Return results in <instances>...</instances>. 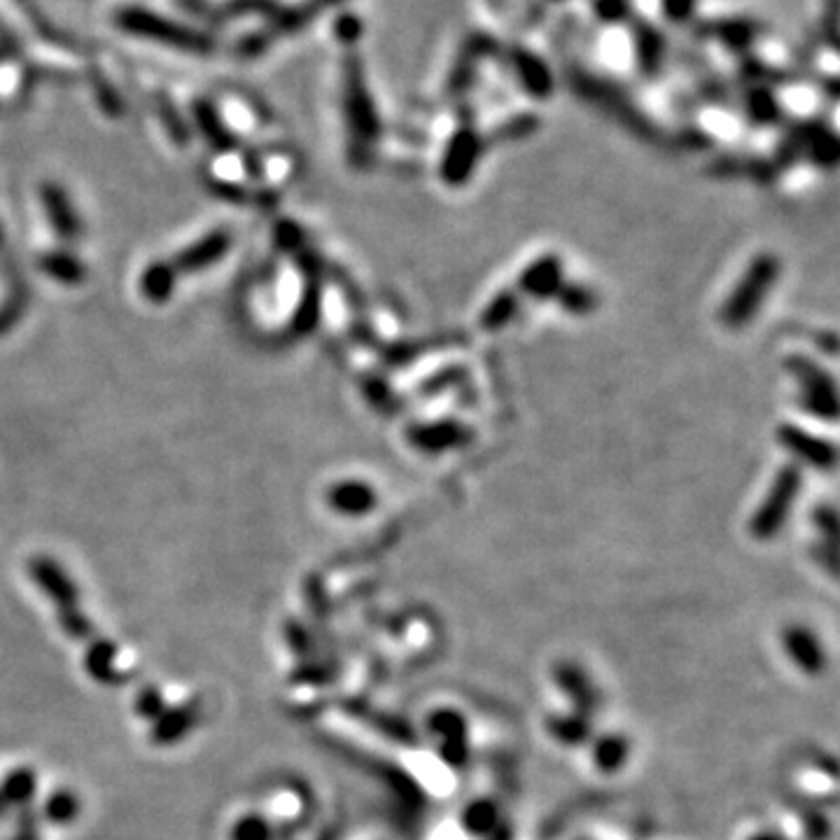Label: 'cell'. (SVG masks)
<instances>
[{"instance_id":"1","label":"cell","mask_w":840,"mask_h":840,"mask_svg":"<svg viewBox=\"0 0 840 840\" xmlns=\"http://www.w3.org/2000/svg\"><path fill=\"white\" fill-rule=\"evenodd\" d=\"M117 26L124 29L131 35L145 37V41H155L161 45H171L178 49L190 52H209L213 43L209 35H203L190 26H182L171 19H164L155 12H147L143 8H124L117 12Z\"/></svg>"},{"instance_id":"2","label":"cell","mask_w":840,"mask_h":840,"mask_svg":"<svg viewBox=\"0 0 840 840\" xmlns=\"http://www.w3.org/2000/svg\"><path fill=\"white\" fill-rule=\"evenodd\" d=\"M427 731L437 738V752L448 769L470 761V724L453 707H439L427 717Z\"/></svg>"},{"instance_id":"3","label":"cell","mask_w":840,"mask_h":840,"mask_svg":"<svg viewBox=\"0 0 840 840\" xmlns=\"http://www.w3.org/2000/svg\"><path fill=\"white\" fill-rule=\"evenodd\" d=\"M775 276H777V261L773 257L757 259L750 273L742 278V283L733 292L731 302L726 304L724 321L733 327L742 325L744 321H750V315L761 304V296L769 292V288L773 285Z\"/></svg>"},{"instance_id":"4","label":"cell","mask_w":840,"mask_h":840,"mask_svg":"<svg viewBox=\"0 0 840 840\" xmlns=\"http://www.w3.org/2000/svg\"><path fill=\"white\" fill-rule=\"evenodd\" d=\"M780 642L792 665L800 675L819 677L827 670V647L819 635L806 624H789L782 630Z\"/></svg>"},{"instance_id":"5","label":"cell","mask_w":840,"mask_h":840,"mask_svg":"<svg viewBox=\"0 0 840 840\" xmlns=\"http://www.w3.org/2000/svg\"><path fill=\"white\" fill-rule=\"evenodd\" d=\"M796 493H798V472L789 467V470H784L777 477L769 500H765L763 507L757 512L752 520V533L761 539L773 537L782 528V523L787 520Z\"/></svg>"},{"instance_id":"6","label":"cell","mask_w":840,"mask_h":840,"mask_svg":"<svg viewBox=\"0 0 840 840\" xmlns=\"http://www.w3.org/2000/svg\"><path fill=\"white\" fill-rule=\"evenodd\" d=\"M346 108H348V120L355 128H358V134L367 138L377 134V115H373V105L365 87L362 64L358 59V54L352 52L346 56Z\"/></svg>"},{"instance_id":"7","label":"cell","mask_w":840,"mask_h":840,"mask_svg":"<svg viewBox=\"0 0 840 840\" xmlns=\"http://www.w3.org/2000/svg\"><path fill=\"white\" fill-rule=\"evenodd\" d=\"M553 682L568 696V701L572 703V709H576V713L591 717L597 709V705H601L597 688L593 686L589 672L582 665H576L572 661H560L553 668Z\"/></svg>"},{"instance_id":"8","label":"cell","mask_w":840,"mask_h":840,"mask_svg":"<svg viewBox=\"0 0 840 840\" xmlns=\"http://www.w3.org/2000/svg\"><path fill=\"white\" fill-rule=\"evenodd\" d=\"M509 61L514 66L516 78L533 93V97L537 99L549 97L553 89V72L539 54L530 52L528 47H512Z\"/></svg>"},{"instance_id":"9","label":"cell","mask_w":840,"mask_h":840,"mask_svg":"<svg viewBox=\"0 0 840 840\" xmlns=\"http://www.w3.org/2000/svg\"><path fill=\"white\" fill-rule=\"evenodd\" d=\"M31 570H33L35 582L43 586V591L52 597L54 603H59V612L78 607V589H75L70 584V579L54 563H49L47 558H35Z\"/></svg>"},{"instance_id":"10","label":"cell","mask_w":840,"mask_h":840,"mask_svg":"<svg viewBox=\"0 0 840 840\" xmlns=\"http://www.w3.org/2000/svg\"><path fill=\"white\" fill-rule=\"evenodd\" d=\"M630 759V740L624 733H605L591 740V761L595 771L603 775H616L624 771Z\"/></svg>"},{"instance_id":"11","label":"cell","mask_w":840,"mask_h":840,"mask_svg":"<svg viewBox=\"0 0 840 840\" xmlns=\"http://www.w3.org/2000/svg\"><path fill=\"white\" fill-rule=\"evenodd\" d=\"M635 56H638V66L647 75H657L665 59V37L663 33L647 22L635 24Z\"/></svg>"},{"instance_id":"12","label":"cell","mask_w":840,"mask_h":840,"mask_svg":"<svg viewBox=\"0 0 840 840\" xmlns=\"http://www.w3.org/2000/svg\"><path fill=\"white\" fill-rule=\"evenodd\" d=\"M500 808L493 798H472L460 813V827L474 838H489L500 827Z\"/></svg>"},{"instance_id":"13","label":"cell","mask_w":840,"mask_h":840,"mask_svg":"<svg viewBox=\"0 0 840 840\" xmlns=\"http://www.w3.org/2000/svg\"><path fill=\"white\" fill-rule=\"evenodd\" d=\"M547 731L556 742L565 744V747L586 744L593 736L591 733V717L576 713V709H572V713L551 715L547 719Z\"/></svg>"},{"instance_id":"14","label":"cell","mask_w":840,"mask_h":840,"mask_svg":"<svg viewBox=\"0 0 840 840\" xmlns=\"http://www.w3.org/2000/svg\"><path fill=\"white\" fill-rule=\"evenodd\" d=\"M800 381L806 383V402L815 411V414H825L829 418L836 416V392L833 383L825 377V371H817L813 365L803 362Z\"/></svg>"},{"instance_id":"15","label":"cell","mask_w":840,"mask_h":840,"mask_svg":"<svg viewBox=\"0 0 840 840\" xmlns=\"http://www.w3.org/2000/svg\"><path fill=\"white\" fill-rule=\"evenodd\" d=\"M199 719V713L197 707H176V709H164V715L157 719V726H155V733H153V740L157 744H166V742H176L180 740L184 733H190V728L197 724Z\"/></svg>"},{"instance_id":"16","label":"cell","mask_w":840,"mask_h":840,"mask_svg":"<svg viewBox=\"0 0 840 840\" xmlns=\"http://www.w3.org/2000/svg\"><path fill=\"white\" fill-rule=\"evenodd\" d=\"M782 441H787V446L796 456H800L803 460H808L817 467L833 464V448L829 444L819 441L806 433H798V429H794V427H784Z\"/></svg>"},{"instance_id":"17","label":"cell","mask_w":840,"mask_h":840,"mask_svg":"<svg viewBox=\"0 0 840 840\" xmlns=\"http://www.w3.org/2000/svg\"><path fill=\"white\" fill-rule=\"evenodd\" d=\"M115 645L110 642H97L89 653H87V670L89 675L93 680H99L103 684H110V682H117V668H115Z\"/></svg>"},{"instance_id":"18","label":"cell","mask_w":840,"mask_h":840,"mask_svg":"<svg viewBox=\"0 0 840 840\" xmlns=\"http://www.w3.org/2000/svg\"><path fill=\"white\" fill-rule=\"evenodd\" d=\"M707 35L717 37V41H721L731 49H744L752 45L757 31L750 22H736V19H731V22H717L713 26H707Z\"/></svg>"},{"instance_id":"19","label":"cell","mask_w":840,"mask_h":840,"mask_svg":"<svg viewBox=\"0 0 840 840\" xmlns=\"http://www.w3.org/2000/svg\"><path fill=\"white\" fill-rule=\"evenodd\" d=\"M35 789V775L33 771L29 769H19L14 771L5 784L3 789H0V800H3V806H0V810H5L8 806H19V803H24Z\"/></svg>"},{"instance_id":"20","label":"cell","mask_w":840,"mask_h":840,"mask_svg":"<svg viewBox=\"0 0 840 840\" xmlns=\"http://www.w3.org/2000/svg\"><path fill=\"white\" fill-rule=\"evenodd\" d=\"M477 149H479V141H477V134L472 128H460V134L453 138L451 143V157L446 159V168L451 166H458L456 171H462L464 173V166H470L477 157Z\"/></svg>"},{"instance_id":"21","label":"cell","mask_w":840,"mask_h":840,"mask_svg":"<svg viewBox=\"0 0 840 840\" xmlns=\"http://www.w3.org/2000/svg\"><path fill=\"white\" fill-rule=\"evenodd\" d=\"M332 504L346 514H362L371 507V493L365 485H346V489L334 491Z\"/></svg>"},{"instance_id":"22","label":"cell","mask_w":840,"mask_h":840,"mask_svg":"<svg viewBox=\"0 0 840 840\" xmlns=\"http://www.w3.org/2000/svg\"><path fill=\"white\" fill-rule=\"evenodd\" d=\"M45 813L54 825H66V821L78 815V798L68 792H56L45 803Z\"/></svg>"},{"instance_id":"23","label":"cell","mask_w":840,"mask_h":840,"mask_svg":"<svg viewBox=\"0 0 840 840\" xmlns=\"http://www.w3.org/2000/svg\"><path fill=\"white\" fill-rule=\"evenodd\" d=\"M232 840H271V827L265 817L246 815L232 829Z\"/></svg>"},{"instance_id":"24","label":"cell","mask_w":840,"mask_h":840,"mask_svg":"<svg viewBox=\"0 0 840 840\" xmlns=\"http://www.w3.org/2000/svg\"><path fill=\"white\" fill-rule=\"evenodd\" d=\"M698 10V0H661V14L670 24L694 22Z\"/></svg>"},{"instance_id":"25","label":"cell","mask_w":840,"mask_h":840,"mask_svg":"<svg viewBox=\"0 0 840 840\" xmlns=\"http://www.w3.org/2000/svg\"><path fill=\"white\" fill-rule=\"evenodd\" d=\"M593 12L605 24H619L624 19H628L630 8L628 0H595Z\"/></svg>"},{"instance_id":"26","label":"cell","mask_w":840,"mask_h":840,"mask_svg":"<svg viewBox=\"0 0 840 840\" xmlns=\"http://www.w3.org/2000/svg\"><path fill=\"white\" fill-rule=\"evenodd\" d=\"M334 33L346 47H355L362 37V22L358 14H341L334 22Z\"/></svg>"},{"instance_id":"27","label":"cell","mask_w":840,"mask_h":840,"mask_svg":"<svg viewBox=\"0 0 840 840\" xmlns=\"http://www.w3.org/2000/svg\"><path fill=\"white\" fill-rule=\"evenodd\" d=\"M136 707H138V713L147 719H159L166 709L164 698L157 688H145L136 701Z\"/></svg>"},{"instance_id":"28","label":"cell","mask_w":840,"mask_h":840,"mask_svg":"<svg viewBox=\"0 0 840 840\" xmlns=\"http://www.w3.org/2000/svg\"><path fill=\"white\" fill-rule=\"evenodd\" d=\"M747 840H789V838L777 833V831H771V829H761V831H754Z\"/></svg>"},{"instance_id":"29","label":"cell","mask_w":840,"mask_h":840,"mask_svg":"<svg viewBox=\"0 0 840 840\" xmlns=\"http://www.w3.org/2000/svg\"><path fill=\"white\" fill-rule=\"evenodd\" d=\"M549 3H568V0H549Z\"/></svg>"},{"instance_id":"30","label":"cell","mask_w":840,"mask_h":840,"mask_svg":"<svg viewBox=\"0 0 840 840\" xmlns=\"http://www.w3.org/2000/svg\"><path fill=\"white\" fill-rule=\"evenodd\" d=\"M16 840H31V838H16Z\"/></svg>"}]
</instances>
